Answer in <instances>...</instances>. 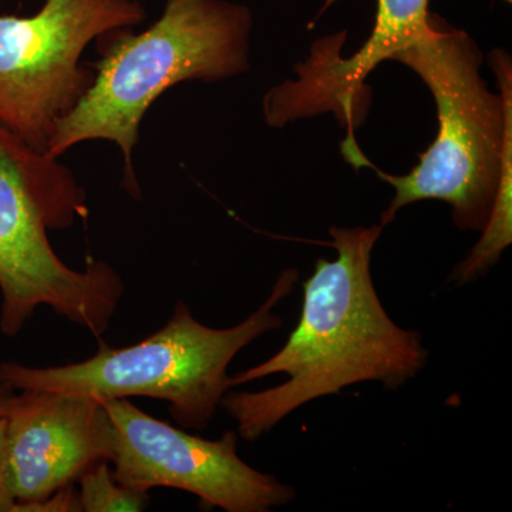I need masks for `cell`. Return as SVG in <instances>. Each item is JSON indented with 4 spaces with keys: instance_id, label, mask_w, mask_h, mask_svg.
Returning a JSON list of instances; mask_svg holds the SVG:
<instances>
[{
    "instance_id": "6da1fadb",
    "label": "cell",
    "mask_w": 512,
    "mask_h": 512,
    "mask_svg": "<svg viewBox=\"0 0 512 512\" xmlns=\"http://www.w3.org/2000/svg\"><path fill=\"white\" fill-rule=\"evenodd\" d=\"M383 225L330 228L336 259H318L303 282L298 325L278 353L229 377V386L286 375L259 392H228L221 407L241 439L256 441L305 404L353 384L396 390L429 360L420 333L400 328L384 309L372 278V254Z\"/></svg>"
},
{
    "instance_id": "7a4b0ae2",
    "label": "cell",
    "mask_w": 512,
    "mask_h": 512,
    "mask_svg": "<svg viewBox=\"0 0 512 512\" xmlns=\"http://www.w3.org/2000/svg\"><path fill=\"white\" fill-rule=\"evenodd\" d=\"M251 10L228 0H167L163 15L146 30H114L99 37L94 80L50 138L46 154L60 158L87 141H110L124 160V187L140 185L133 151L148 109L177 84L217 83L249 69Z\"/></svg>"
},
{
    "instance_id": "3957f363",
    "label": "cell",
    "mask_w": 512,
    "mask_h": 512,
    "mask_svg": "<svg viewBox=\"0 0 512 512\" xmlns=\"http://www.w3.org/2000/svg\"><path fill=\"white\" fill-rule=\"evenodd\" d=\"M406 64L436 100L439 134L407 175L380 173L394 188L382 214L383 227L413 202L440 200L451 207L461 231H483L500 194L507 148L512 146V73L507 52L494 49L490 64L500 93L481 77L484 57L463 30L439 28L400 50Z\"/></svg>"
},
{
    "instance_id": "277c9868",
    "label": "cell",
    "mask_w": 512,
    "mask_h": 512,
    "mask_svg": "<svg viewBox=\"0 0 512 512\" xmlns=\"http://www.w3.org/2000/svg\"><path fill=\"white\" fill-rule=\"evenodd\" d=\"M59 160L0 124V330L8 338L47 306L100 339L123 296L107 262L76 271L53 251L47 231L87 217L86 192Z\"/></svg>"
},
{
    "instance_id": "5b68a950",
    "label": "cell",
    "mask_w": 512,
    "mask_h": 512,
    "mask_svg": "<svg viewBox=\"0 0 512 512\" xmlns=\"http://www.w3.org/2000/svg\"><path fill=\"white\" fill-rule=\"evenodd\" d=\"M298 279L296 269H285L269 298L232 328L214 329L198 322L180 301L164 328L136 345H103L89 359L66 366L2 363L0 383L15 392L47 390L99 400L150 397L168 404L178 426L205 430L231 390L232 360L254 340L284 325L274 308L292 293Z\"/></svg>"
},
{
    "instance_id": "8992f818",
    "label": "cell",
    "mask_w": 512,
    "mask_h": 512,
    "mask_svg": "<svg viewBox=\"0 0 512 512\" xmlns=\"http://www.w3.org/2000/svg\"><path fill=\"white\" fill-rule=\"evenodd\" d=\"M144 19L140 0H45L28 18L0 16V124L46 154L93 84L86 47Z\"/></svg>"
},
{
    "instance_id": "52a82bcc",
    "label": "cell",
    "mask_w": 512,
    "mask_h": 512,
    "mask_svg": "<svg viewBox=\"0 0 512 512\" xmlns=\"http://www.w3.org/2000/svg\"><path fill=\"white\" fill-rule=\"evenodd\" d=\"M109 416V463L131 490L175 488L202 507L225 512H268L285 507L295 488L261 473L238 456V434L207 440L138 409L128 399L101 400Z\"/></svg>"
},
{
    "instance_id": "ba28073f",
    "label": "cell",
    "mask_w": 512,
    "mask_h": 512,
    "mask_svg": "<svg viewBox=\"0 0 512 512\" xmlns=\"http://www.w3.org/2000/svg\"><path fill=\"white\" fill-rule=\"evenodd\" d=\"M2 416L15 512L79 481L99 461H109V416L96 397L13 390Z\"/></svg>"
},
{
    "instance_id": "9c48e42d",
    "label": "cell",
    "mask_w": 512,
    "mask_h": 512,
    "mask_svg": "<svg viewBox=\"0 0 512 512\" xmlns=\"http://www.w3.org/2000/svg\"><path fill=\"white\" fill-rule=\"evenodd\" d=\"M430 0H377L375 28L365 45L348 59H309L299 67V80L286 82L289 109L299 119L335 111L349 126L359 123L360 90L379 64L393 57L433 28ZM360 107V106H359Z\"/></svg>"
},
{
    "instance_id": "30bf717a",
    "label": "cell",
    "mask_w": 512,
    "mask_h": 512,
    "mask_svg": "<svg viewBox=\"0 0 512 512\" xmlns=\"http://www.w3.org/2000/svg\"><path fill=\"white\" fill-rule=\"evenodd\" d=\"M80 510L138 512L146 510L148 494L124 487L113 476L109 461H99L79 478Z\"/></svg>"
},
{
    "instance_id": "8fae6325",
    "label": "cell",
    "mask_w": 512,
    "mask_h": 512,
    "mask_svg": "<svg viewBox=\"0 0 512 512\" xmlns=\"http://www.w3.org/2000/svg\"><path fill=\"white\" fill-rule=\"evenodd\" d=\"M79 493L72 485L56 491L55 494L37 501V503L20 505L16 512H79Z\"/></svg>"
},
{
    "instance_id": "7c38bea8",
    "label": "cell",
    "mask_w": 512,
    "mask_h": 512,
    "mask_svg": "<svg viewBox=\"0 0 512 512\" xmlns=\"http://www.w3.org/2000/svg\"><path fill=\"white\" fill-rule=\"evenodd\" d=\"M6 419L0 416V512H15L16 500L10 493L6 478Z\"/></svg>"
},
{
    "instance_id": "4fadbf2b",
    "label": "cell",
    "mask_w": 512,
    "mask_h": 512,
    "mask_svg": "<svg viewBox=\"0 0 512 512\" xmlns=\"http://www.w3.org/2000/svg\"><path fill=\"white\" fill-rule=\"evenodd\" d=\"M13 390L5 384L0 383V416L5 410L6 403H8L9 397L12 396Z\"/></svg>"
},
{
    "instance_id": "5bb4252c",
    "label": "cell",
    "mask_w": 512,
    "mask_h": 512,
    "mask_svg": "<svg viewBox=\"0 0 512 512\" xmlns=\"http://www.w3.org/2000/svg\"><path fill=\"white\" fill-rule=\"evenodd\" d=\"M505 2L511 3V2H512V0H505Z\"/></svg>"
}]
</instances>
